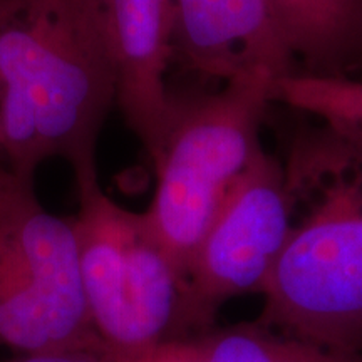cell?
I'll return each instance as SVG.
<instances>
[{"label":"cell","mask_w":362,"mask_h":362,"mask_svg":"<svg viewBox=\"0 0 362 362\" xmlns=\"http://www.w3.org/2000/svg\"><path fill=\"white\" fill-rule=\"evenodd\" d=\"M117 67L96 0H24L0 19V136L25 178L49 158L96 166Z\"/></svg>","instance_id":"obj_1"},{"label":"cell","mask_w":362,"mask_h":362,"mask_svg":"<svg viewBox=\"0 0 362 362\" xmlns=\"http://www.w3.org/2000/svg\"><path fill=\"white\" fill-rule=\"evenodd\" d=\"M284 173L292 228L257 322L362 352V144L325 128L296 143Z\"/></svg>","instance_id":"obj_2"},{"label":"cell","mask_w":362,"mask_h":362,"mask_svg":"<svg viewBox=\"0 0 362 362\" xmlns=\"http://www.w3.org/2000/svg\"><path fill=\"white\" fill-rule=\"evenodd\" d=\"M76 175L72 218L90 325L110 362H138L163 344L187 339V280L158 242L146 215L111 200L98 170Z\"/></svg>","instance_id":"obj_3"},{"label":"cell","mask_w":362,"mask_h":362,"mask_svg":"<svg viewBox=\"0 0 362 362\" xmlns=\"http://www.w3.org/2000/svg\"><path fill=\"white\" fill-rule=\"evenodd\" d=\"M275 83L255 76L226 83L218 93L175 99L151 158L156 189L144 215L185 280L230 189L262 149L260 121Z\"/></svg>","instance_id":"obj_4"},{"label":"cell","mask_w":362,"mask_h":362,"mask_svg":"<svg viewBox=\"0 0 362 362\" xmlns=\"http://www.w3.org/2000/svg\"><path fill=\"white\" fill-rule=\"evenodd\" d=\"M0 347L17 354L88 351L106 356L89 320L72 221L45 210L33 178L4 166Z\"/></svg>","instance_id":"obj_5"},{"label":"cell","mask_w":362,"mask_h":362,"mask_svg":"<svg viewBox=\"0 0 362 362\" xmlns=\"http://www.w3.org/2000/svg\"><path fill=\"white\" fill-rule=\"evenodd\" d=\"M291 228L284 166L260 149L230 189L189 269L185 336L210 329L225 302L262 293Z\"/></svg>","instance_id":"obj_6"},{"label":"cell","mask_w":362,"mask_h":362,"mask_svg":"<svg viewBox=\"0 0 362 362\" xmlns=\"http://www.w3.org/2000/svg\"><path fill=\"white\" fill-rule=\"evenodd\" d=\"M175 56L226 84L293 74L296 54L269 0H175Z\"/></svg>","instance_id":"obj_7"},{"label":"cell","mask_w":362,"mask_h":362,"mask_svg":"<svg viewBox=\"0 0 362 362\" xmlns=\"http://www.w3.org/2000/svg\"><path fill=\"white\" fill-rule=\"evenodd\" d=\"M117 67V99L126 124L155 156L175 98L166 86L175 57V0H96Z\"/></svg>","instance_id":"obj_8"},{"label":"cell","mask_w":362,"mask_h":362,"mask_svg":"<svg viewBox=\"0 0 362 362\" xmlns=\"http://www.w3.org/2000/svg\"><path fill=\"white\" fill-rule=\"evenodd\" d=\"M293 54L312 62L341 57L362 35V0H269Z\"/></svg>","instance_id":"obj_9"},{"label":"cell","mask_w":362,"mask_h":362,"mask_svg":"<svg viewBox=\"0 0 362 362\" xmlns=\"http://www.w3.org/2000/svg\"><path fill=\"white\" fill-rule=\"evenodd\" d=\"M194 342L200 362H362V352L334 351L275 336L259 322L214 330Z\"/></svg>","instance_id":"obj_10"},{"label":"cell","mask_w":362,"mask_h":362,"mask_svg":"<svg viewBox=\"0 0 362 362\" xmlns=\"http://www.w3.org/2000/svg\"><path fill=\"white\" fill-rule=\"evenodd\" d=\"M274 101L317 116L332 133L362 144V81L291 74L275 83Z\"/></svg>","instance_id":"obj_11"},{"label":"cell","mask_w":362,"mask_h":362,"mask_svg":"<svg viewBox=\"0 0 362 362\" xmlns=\"http://www.w3.org/2000/svg\"><path fill=\"white\" fill-rule=\"evenodd\" d=\"M138 362H200L194 339H178L163 344Z\"/></svg>","instance_id":"obj_12"},{"label":"cell","mask_w":362,"mask_h":362,"mask_svg":"<svg viewBox=\"0 0 362 362\" xmlns=\"http://www.w3.org/2000/svg\"><path fill=\"white\" fill-rule=\"evenodd\" d=\"M6 362H110L106 356L88 351L40 352V354H17Z\"/></svg>","instance_id":"obj_13"},{"label":"cell","mask_w":362,"mask_h":362,"mask_svg":"<svg viewBox=\"0 0 362 362\" xmlns=\"http://www.w3.org/2000/svg\"><path fill=\"white\" fill-rule=\"evenodd\" d=\"M22 2H24V0H0V19H2L4 16H7L8 12H12L17 6H21Z\"/></svg>","instance_id":"obj_14"},{"label":"cell","mask_w":362,"mask_h":362,"mask_svg":"<svg viewBox=\"0 0 362 362\" xmlns=\"http://www.w3.org/2000/svg\"><path fill=\"white\" fill-rule=\"evenodd\" d=\"M0 144H2V136H0Z\"/></svg>","instance_id":"obj_15"}]
</instances>
